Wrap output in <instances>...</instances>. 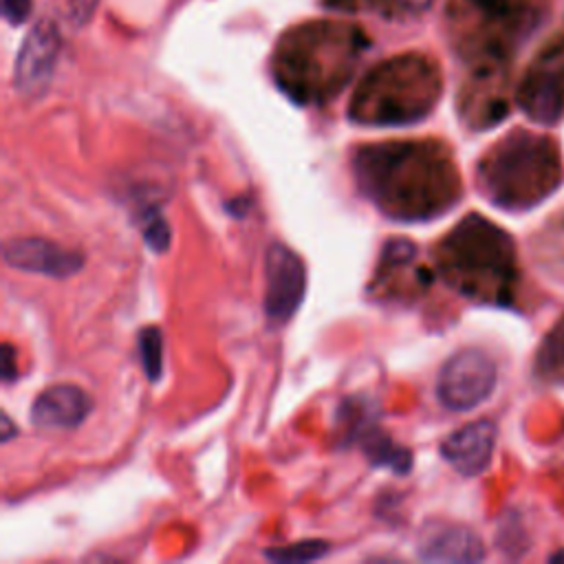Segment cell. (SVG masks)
I'll return each mask as SVG.
<instances>
[{"mask_svg":"<svg viewBox=\"0 0 564 564\" xmlns=\"http://www.w3.org/2000/svg\"><path fill=\"white\" fill-rule=\"evenodd\" d=\"M361 194L390 220L425 223L460 200V174L438 139H394L359 145L352 156Z\"/></svg>","mask_w":564,"mask_h":564,"instance_id":"1","label":"cell"},{"mask_svg":"<svg viewBox=\"0 0 564 564\" xmlns=\"http://www.w3.org/2000/svg\"><path fill=\"white\" fill-rule=\"evenodd\" d=\"M368 48L370 37L359 24L306 20L278 37L269 70L291 101L322 106L348 86Z\"/></svg>","mask_w":564,"mask_h":564,"instance_id":"2","label":"cell"},{"mask_svg":"<svg viewBox=\"0 0 564 564\" xmlns=\"http://www.w3.org/2000/svg\"><path fill=\"white\" fill-rule=\"evenodd\" d=\"M436 273L456 293L482 304H509L518 284L516 249L507 231L469 214L434 249Z\"/></svg>","mask_w":564,"mask_h":564,"instance_id":"3","label":"cell"},{"mask_svg":"<svg viewBox=\"0 0 564 564\" xmlns=\"http://www.w3.org/2000/svg\"><path fill=\"white\" fill-rule=\"evenodd\" d=\"M443 95L434 57L410 51L375 64L357 84L348 117L359 126H412L425 119Z\"/></svg>","mask_w":564,"mask_h":564,"instance_id":"4","label":"cell"},{"mask_svg":"<svg viewBox=\"0 0 564 564\" xmlns=\"http://www.w3.org/2000/svg\"><path fill=\"white\" fill-rule=\"evenodd\" d=\"M476 174L478 187L491 205L524 212L560 187V148L549 137L516 130L482 154Z\"/></svg>","mask_w":564,"mask_h":564,"instance_id":"5","label":"cell"},{"mask_svg":"<svg viewBox=\"0 0 564 564\" xmlns=\"http://www.w3.org/2000/svg\"><path fill=\"white\" fill-rule=\"evenodd\" d=\"M553 0H452L447 31L458 55L471 64H509L544 24Z\"/></svg>","mask_w":564,"mask_h":564,"instance_id":"6","label":"cell"},{"mask_svg":"<svg viewBox=\"0 0 564 564\" xmlns=\"http://www.w3.org/2000/svg\"><path fill=\"white\" fill-rule=\"evenodd\" d=\"M516 99L522 112L540 123H555L564 115V26L540 46L520 79Z\"/></svg>","mask_w":564,"mask_h":564,"instance_id":"7","label":"cell"},{"mask_svg":"<svg viewBox=\"0 0 564 564\" xmlns=\"http://www.w3.org/2000/svg\"><path fill=\"white\" fill-rule=\"evenodd\" d=\"M496 381V361L480 348H465L441 366L436 397L452 412H469L491 397Z\"/></svg>","mask_w":564,"mask_h":564,"instance_id":"8","label":"cell"},{"mask_svg":"<svg viewBox=\"0 0 564 564\" xmlns=\"http://www.w3.org/2000/svg\"><path fill=\"white\" fill-rule=\"evenodd\" d=\"M264 315L271 326H284L304 300L306 267L286 245L273 242L264 258Z\"/></svg>","mask_w":564,"mask_h":564,"instance_id":"9","label":"cell"},{"mask_svg":"<svg viewBox=\"0 0 564 564\" xmlns=\"http://www.w3.org/2000/svg\"><path fill=\"white\" fill-rule=\"evenodd\" d=\"M509 64H471L460 88L458 106L463 119L474 128H489L500 121L507 110V75Z\"/></svg>","mask_w":564,"mask_h":564,"instance_id":"10","label":"cell"},{"mask_svg":"<svg viewBox=\"0 0 564 564\" xmlns=\"http://www.w3.org/2000/svg\"><path fill=\"white\" fill-rule=\"evenodd\" d=\"M62 48V35L55 22H35L22 40V46L13 66V84L24 95H40L55 70Z\"/></svg>","mask_w":564,"mask_h":564,"instance_id":"11","label":"cell"},{"mask_svg":"<svg viewBox=\"0 0 564 564\" xmlns=\"http://www.w3.org/2000/svg\"><path fill=\"white\" fill-rule=\"evenodd\" d=\"M2 258L9 267L48 278H70L84 267V256L46 238H13L4 245Z\"/></svg>","mask_w":564,"mask_h":564,"instance_id":"12","label":"cell"},{"mask_svg":"<svg viewBox=\"0 0 564 564\" xmlns=\"http://www.w3.org/2000/svg\"><path fill=\"white\" fill-rule=\"evenodd\" d=\"M494 447L496 423L489 419H480L454 430L441 443V456L454 471L474 478L489 467Z\"/></svg>","mask_w":564,"mask_h":564,"instance_id":"13","label":"cell"},{"mask_svg":"<svg viewBox=\"0 0 564 564\" xmlns=\"http://www.w3.org/2000/svg\"><path fill=\"white\" fill-rule=\"evenodd\" d=\"M416 555L423 562H480L485 546L469 527L434 522L421 531Z\"/></svg>","mask_w":564,"mask_h":564,"instance_id":"14","label":"cell"},{"mask_svg":"<svg viewBox=\"0 0 564 564\" xmlns=\"http://www.w3.org/2000/svg\"><path fill=\"white\" fill-rule=\"evenodd\" d=\"M90 412V397L70 383L42 390L31 405V421L48 430L77 427Z\"/></svg>","mask_w":564,"mask_h":564,"instance_id":"15","label":"cell"},{"mask_svg":"<svg viewBox=\"0 0 564 564\" xmlns=\"http://www.w3.org/2000/svg\"><path fill=\"white\" fill-rule=\"evenodd\" d=\"M414 258H416V247L410 240H403V238L388 240L381 251L377 271L372 275L370 291L377 297H394L403 293L410 295L412 291L408 282H403V275L430 278L427 269L414 264Z\"/></svg>","mask_w":564,"mask_h":564,"instance_id":"16","label":"cell"},{"mask_svg":"<svg viewBox=\"0 0 564 564\" xmlns=\"http://www.w3.org/2000/svg\"><path fill=\"white\" fill-rule=\"evenodd\" d=\"M352 436L359 441L361 452L366 454L372 467H388L390 471L403 476L412 467V452L397 445L386 432L375 425H355Z\"/></svg>","mask_w":564,"mask_h":564,"instance_id":"17","label":"cell"},{"mask_svg":"<svg viewBox=\"0 0 564 564\" xmlns=\"http://www.w3.org/2000/svg\"><path fill=\"white\" fill-rule=\"evenodd\" d=\"M434 0H322L324 7L337 11H375L390 20H408L430 9Z\"/></svg>","mask_w":564,"mask_h":564,"instance_id":"18","label":"cell"},{"mask_svg":"<svg viewBox=\"0 0 564 564\" xmlns=\"http://www.w3.org/2000/svg\"><path fill=\"white\" fill-rule=\"evenodd\" d=\"M535 368L542 379L564 383V317L544 337L535 357Z\"/></svg>","mask_w":564,"mask_h":564,"instance_id":"19","label":"cell"},{"mask_svg":"<svg viewBox=\"0 0 564 564\" xmlns=\"http://www.w3.org/2000/svg\"><path fill=\"white\" fill-rule=\"evenodd\" d=\"M139 361L150 381H159L163 372V335L156 326H145L139 330Z\"/></svg>","mask_w":564,"mask_h":564,"instance_id":"20","label":"cell"},{"mask_svg":"<svg viewBox=\"0 0 564 564\" xmlns=\"http://www.w3.org/2000/svg\"><path fill=\"white\" fill-rule=\"evenodd\" d=\"M330 544L324 540H302L295 544H286V546H275L264 551V557L271 562H315L322 560L324 555H328Z\"/></svg>","mask_w":564,"mask_h":564,"instance_id":"21","label":"cell"},{"mask_svg":"<svg viewBox=\"0 0 564 564\" xmlns=\"http://www.w3.org/2000/svg\"><path fill=\"white\" fill-rule=\"evenodd\" d=\"M141 234H143V240L148 242V247L152 251L159 253V251L167 249V245H170V225L163 218L161 209H156V207L143 209V214H141Z\"/></svg>","mask_w":564,"mask_h":564,"instance_id":"22","label":"cell"},{"mask_svg":"<svg viewBox=\"0 0 564 564\" xmlns=\"http://www.w3.org/2000/svg\"><path fill=\"white\" fill-rule=\"evenodd\" d=\"M31 11H33V0H2V18L11 26L24 24Z\"/></svg>","mask_w":564,"mask_h":564,"instance_id":"23","label":"cell"},{"mask_svg":"<svg viewBox=\"0 0 564 564\" xmlns=\"http://www.w3.org/2000/svg\"><path fill=\"white\" fill-rule=\"evenodd\" d=\"M99 0H68V20L75 24H84L95 13Z\"/></svg>","mask_w":564,"mask_h":564,"instance_id":"24","label":"cell"},{"mask_svg":"<svg viewBox=\"0 0 564 564\" xmlns=\"http://www.w3.org/2000/svg\"><path fill=\"white\" fill-rule=\"evenodd\" d=\"M2 350H4L2 352V381L9 383L15 377V368H13V355L15 352H13V348L9 344H4Z\"/></svg>","mask_w":564,"mask_h":564,"instance_id":"25","label":"cell"},{"mask_svg":"<svg viewBox=\"0 0 564 564\" xmlns=\"http://www.w3.org/2000/svg\"><path fill=\"white\" fill-rule=\"evenodd\" d=\"M11 432H13V427H11V419L4 414V416H2V441H4V443L11 438Z\"/></svg>","mask_w":564,"mask_h":564,"instance_id":"26","label":"cell"},{"mask_svg":"<svg viewBox=\"0 0 564 564\" xmlns=\"http://www.w3.org/2000/svg\"><path fill=\"white\" fill-rule=\"evenodd\" d=\"M549 562H553V564H562V562H564V549H562V551H555L553 555H549Z\"/></svg>","mask_w":564,"mask_h":564,"instance_id":"27","label":"cell"}]
</instances>
